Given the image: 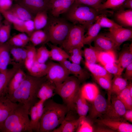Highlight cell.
Listing matches in <instances>:
<instances>
[{
    "instance_id": "cell-28",
    "label": "cell",
    "mask_w": 132,
    "mask_h": 132,
    "mask_svg": "<svg viewBox=\"0 0 132 132\" xmlns=\"http://www.w3.org/2000/svg\"><path fill=\"white\" fill-rule=\"evenodd\" d=\"M101 28L99 24L98 17L95 23L87 29V33L84 35L83 40L84 45H91L92 42L99 34Z\"/></svg>"
},
{
    "instance_id": "cell-40",
    "label": "cell",
    "mask_w": 132,
    "mask_h": 132,
    "mask_svg": "<svg viewBox=\"0 0 132 132\" xmlns=\"http://www.w3.org/2000/svg\"><path fill=\"white\" fill-rule=\"evenodd\" d=\"M125 0H107L103 3L99 9V11L102 12L108 9L117 10L121 9Z\"/></svg>"
},
{
    "instance_id": "cell-23",
    "label": "cell",
    "mask_w": 132,
    "mask_h": 132,
    "mask_svg": "<svg viewBox=\"0 0 132 132\" xmlns=\"http://www.w3.org/2000/svg\"><path fill=\"white\" fill-rule=\"evenodd\" d=\"M55 88V85L46 80L39 88L37 94L38 98L44 102L50 99L54 95Z\"/></svg>"
},
{
    "instance_id": "cell-58",
    "label": "cell",
    "mask_w": 132,
    "mask_h": 132,
    "mask_svg": "<svg viewBox=\"0 0 132 132\" xmlns=\"http://www.w3.org/2000/svg\"><path fill=\"white\" fill-rule=\"evenodd\" d=\"M15 36L27 43H28L30 41L29 37L24 33H21Z\"/></svg>"
},
{
    "instance_id": "cell-50",
    "label": "cell",
    "mask_w": 132,
    "mask_h": 132,
    "mask_svg": "<svg viewBox=\"0 0 132 132\" xmlns=\"http://www.w3.org/2000/svg\"><path fill=\"white\" fill-rule=\"evenodd\" d=\"M23 47H19L11 46L10 53L14 60L17 63L21 64L22 63L21 59V52Z\"/></svg>"
},
{
    "instance_id": "cell-3",
    "label": "cell",
    "mask_w": 132,
    "mask_h": 132,
    "mask_svg": "<svg viewBox=\"0 0 132 132\" xmlns=\"http://www.w3.org/2000/svg\"><path fill=\"white\" fill-rule=\"evenodd\" d=\"M29 110L24 105L18 104L0 127V132H32Z\"/></svg>"
},
{
    "instance_id": "cell-54",
    "label": "cell",
    "mask_w": 132,
    "mask_h": 132,
    "mask_svg": "<svg viewBox=\"0 0 132 132\" xmlns=\"http://www.w3.org/2000/svg\"><path fill=\"white\" fill-rule=\"evenodd\" d=\"M124 74V78L127 80H131L132 79V63L128 66L125 68Z\"/></svg>"
},
{
    "instance_id": "cell-38",
    "label": "cell",
    "mask_w": 132,
    "mask_h": 132,
    "mask_svg": "<svg viewBox=\"0 0 132 132\" xmlns=\"http://www.w3.org/2000/svg\"><path fill=\"white\" fill-rule=\"evenodd\" d=\"M47 13L46 11H42L35 15L33 20L35 30H41L46 26L48 18Z\"/></svg>"
},
{
    "instance_id": "cell-46",
    "label": "cell",
    "mask_w": 132,
    "mask_h": 132,
    "mask_svg": "<svg viewBox=\"0 0 132 132\" xmlns=\"http://www.w3.org/2000/svg\"><path fill=\"white\" fill-rule=\"evenodd\" d=\"M11 32V26L10 24L1 25L0 27V43H4L8 41Z\"/></svg>"
},
{
    "instance_id": "cell-4",
    "label": "cell",
    "mask_w": 132,
    "mask_h": 132,
    "mask_svg": "<svg viewBox=\"0 0 132 132\" xmlns=\"http://www.w3.org/2000/svg\"><path fill=\"white\" fill-rule=\"evenodd\" d=\"M103 13L74 1L67 11L63 14L64 16L63 18L73 24H80L87 29Z\"/></svg>"
},
{
    "instance_id": "cell-14",
    "label": "cell",
    "mask_w": 132,
    "mask_h": 132,
    "mask_svg": "<svg viewBox=\"0 0 132 132\" xmlns=\"http://www.w3.org/2000/svg\"><path fill=\"white\" fill-rule=\"evenodd\" d=\"M74 1L70 0H50L47 12L52 16L59 17L66 12Z\"/></svg>"
},
{
    "instance_id": "cell-11",
    "label": "cell",
    "mask_w": 132,
    "mask_h": 132,
    "mask_svg": "<svg viewBox=\"0 0 132 132\" xmlns=\"http://www.w3.org/2000/svg\"><path fill=\"white\" fill-rule=\"evenodd\" d=\"M126 109L116 96L111 97L105 113L100 118L110 119H119L123 118Z\"/></svg>"
},
{
    "instance_id": "cell-25",
    "label": "cell",
    "mask_w": 132,
    "mask_h": 132,
    "mask_svg": "<svg viewBox=\"0 0 132 132\" xmlns=\"http://www.w3.org/2000/svg\"><path fill=\"white\" fill-rule=\"evenodd\" d=\"M26 75L20 68L17 70L9 83L6 93L7 96L11 94L19 87Z\"/></svg>"
},
{
    "instance_id": "cell-10",
    "label": "cell",
    "mask_w": 132,
    "mask_h": 132,
    "mask_svg": "<svg viewBox=\"0 0 132 132\" xmlns=\"http://www.w3.org/2000/svg\"><path fill=\"white\" fill-rule=\"evenodd\" d=\"M90 106L88 117L90 120L95 121L105 113L109 103L102 95L98 94Z\"/></svg>"
},
{
    "instance_id": "cell-53",
    "label": "cell",
    "mask_w": 132,
    "mask_h": 132,
    "mask_svg": "<svg viewBox=\"0 0 132 132\" xmlns=\"http://www.w3.org/2000/svg\"><path fill=\"white\" fill-rule=\"evenodd\" d=\"M27 52L26 58L36 60V49L35 46L32 45L27 46L26 48Z\"/></svg>"
},
{
    "instance_id": "cell-62",
    "label": "cell",
    "mask_w": 132,
    "mask_h": 132,
    "mask_svg": "<svg viewBox=\"0 0 132 132\" xmlns=\"http://www.w3.org/2000/svg\"><path fill=\"white\" fill-rule=\"evenodd\" d=\"M16 1H18L19 0H14Z\"/></svg>"
},
{
    "instance_id": "cell-51",
    "label": "cell",
    "mask_w": 132,
    "mask_h": 132,
    "mask_svg": "<svg viewBox=\"0 0 132 132\" xmlns=\"http://www.w3.org/2000/svg\"><path fill=\"white\" fill-rule=\"evenodd\" d=\"M8 41L11 46L19 47H24L27 43L15 35L9 39Z\"/></svg>"
},
{
    "instance_id": "cell-13",
    "label": "cell",
    "mask_w": 132,
    "mask_h": 132,
    "mask_svg": "<svg viewBox=\"0 0 132 132\" xmlns=\"http://www.w3.org/2000/svg\"><path fill=\"white\" fill-rule=\"evenodd\" d=\"M44 102L39 100L30 109L29 115L30 117V127L32 132H39L40 121L43 113Z\"/></svg>"
},
{
    "instance_id": "cell-8",
    "label": "cell",
    "mask_w": 132,
    "mask_h": 132,
    "mask_svg": "<svg viewBox=\"0 0 132 132\" xmlns=\"http://www.w3.org/2000/svg\"><path fill=\"white\" fill-rule=\"evenodd\" d=\"M49 63V68L45 77L47 80L56 87L63 82L71 73L59 63L50 62Z\"/></svg>"
},
{
    "instance_id": "cell-24",
    "label": "cell",
    "mask_w": 132,
    "mask_h": 132,
    "mask_svg": "<svg viewBox=\"0 0 132 132\" xmlns=\"http://www.w3.org/2000/svg\"><path fill=\"white\" fill-rule=\"evenodd\" d=\"M11 45L8 42L0 43V72L6 70L11 60L10 54Z\"/></svg>"
},
{
    "instance_id": "cell-31",
    "label": "cell",
    "mask_w": 132,
    "mask_h": 132,
    "mask_svg": "<svg viewBox=\"0 0 132 132\" xmlns=\"http://www.w3.org/2000/svg\"><path fill=\"white\" fill-rule=\"evenodd\" d=\"M50 51V58L59 63L68 59L69 55L64 50L55 45L51 46Z\"/></svg>"
},
{
    "instance_id": "cell-55",
    "label": "cell",
    "mask_w": 132,
    "mask_h": 132,
    "mask_svg": "<svg viewBox=\"0 0 132 132\" xmlns=\"http://www.w3.org/2000/svg\"><path fill=\"white\" fill-rule=\"evenodd\" d=\"M36 60L26 58L24 62L25 67L28 71L31 69Z\"/></svg>"
},
{
    "instance_id": "cell-17",
    "label": "cell",
    "mask_w": 132,
    "mask_h": 132,
    "mask_svg": "<svg viewBox=\"0 0 132 132\" xmlns=\"http://www.w3.org/2000/svg\"><path fill=\"white\" fill-rule=\"evenodd\" d=\"M17 104L11 101L6 95L0 96V127Z\"/></svg>"
},
{
    "instance_id": "cell-2",
    "label": "cell",
    "mask_w": 132,
    "mask_h": 132,
    "mask_svg": "<svg viewBox=\"0 0 132 132\" xmlns=\"http://www.w3.org/2000/svg\"><path fill=\"white\" fill-rule=\"evenodd\" d=\"M69 111L64 104L49 99L44 103L39 132H52L62 123Z\"/></svg>"
},
{
    "instance_id": "cell-18",
    "label": "cell",
    "mask_w": 132,
    "mask_h": 132,
    "mask_svg": "<svg viewBox=\"0 0 132 132\" xmlns=\"http://www.w3.org/2000/svg\"><path fill=\"white\" fill-rule=\"evenodd\" d=\"M59 63L63 66L71 74L77 78L81 83L85 81L89 77V73L80 65L72 63L67 59Z\"/></svg>"
},
{
    "instance_id": "cell-29",
    "label": "cell",
    "mask_w": 132,
    "mask_h": 132,
    "mask_svg": "<svg viewBox=\"0 0 132 132\" xmlns=\"http://www.w3.org/2000/svg\"><path fill=\"white\" fill-rule=\"evenodd\" d=\"M9 10L17 18L22 21L32 20V14L25 8L18 3L13 4Z\"/></svg>"
},
{
    "instance_id": "cell-5",
    "label": "cell",
    "mask_w": 132,
    "mask_h": 132,
    "mask_svg": "<svg viewBox=\"0 0 132 132\" xmlns=\"http://www.w3.org/2000/svg\"><path fill=\"white\" fill-rule=\"evenodd\" d=\"M72 25L63 17L49 15L44 31L48 36L49 41L55 45L62 44Z\"/></svg>"
},
{
    "instance_id": "cell-37",
    "label": "cell",
    "mask_w": 132,
    "mask_h": 132,
    "mask_svg": "<svg viewBox=\"0 0 132 132\" xmlns=\"http://www.w3.org/2000/svg\"><path fill=\"white\" fill-rule=\"evenodd\" d=\"M13 25L14 28L16 30L27 34L29 37L35 30L33 20H32L13 24Z\"/></svg>"
},
{
    "instance_id": "cell-44",
    "label": "cell",
    "mask_w": 132,
    "mask_h": 132,
    "mask_svg": "<svg viewBox=\"0 0 132 132\" xmlns=\"http://www.w3.org/2000/svg\"><path fill=\"white\" fill-rule=\"evenodd\" d=\"M50 58V51L45 46H42L37 50L36 61L40 63H45Z\"/></svg>"
},
{
    "instance_id": "cell-43",
    "label": "cell",
    "mask_w": 132,
    "mask_h": 132,
    "mask_svg": "<svg viewBox=\"0 0 132 132\" xmlns=\"http://www.w3.org/2000/svg\"><path fill=\"white\" fill-rule=\"evenodd\" d=\"M97 83L103 88L108 91V101H110L111 93V80L107 78L103 77L93 76Z\"/></svg>"
},
{
    "instance_id": "cell-30",
    "label": "cell",
    "mask_w": 132,
    "mask_h": 132,
    "mask_svg": "<svg viewBox=\"0 0 132 132\" xmlns=\"http://www.w3.org/2000/svg\"><path fill=\"white\" fill-rule=\"evenodd\" d=\"M127 80L121 75L114 76L112 79L111 92L116 96L118 95L128 85Z\"/></svg>"
},
{
    "instance_id": "cell-41",
    "label": "cell",
    "mask_w": 132,
    "mask_h": 132,
    "mask_svg": "<svg viewBox=\"0 0 132 132\" xmlns=\"http://www.w3.org/2000/svg\"><path fill=\"white\" fill-rule=\"evenodd\" d=\"M79 121L76 132H92L94 128L90 121L86 116L79 117Z\"/></svg>"
},
{
    "instance_id": "cell-1",
    "label": "cell",
    "mask_w": 132,
    "mask_h": 132,
    "mask_svg": "<svg viewBox=\"0 0 132 132\" xmlns=\"http://www.w3.org/2000/svg\"><path fill=\"white\" fill-rule=\"evenodd\" d=\"M46 80L45 76L37 77L26 75L19 87L11 94L7 96L13 102L22 104L30 110L39 100L38 91L42 84Z\"/></svg>"
},
{
    "instance_id": "cell-47",
    "label": "cell",
    "mask_w": 132,
    "mask_h": 132,
    "mask_svg": "<svg viewBox=\"0 0 132 132\" xmlns=\"http://www.w3.org/2000/svg\"><path fill=\"white\" fill-rule=\"evenodd\" d=\"M103 66L109 73L114 76L121 75L124 70L117 61L115 62L107 64Z\"/></svg>"
},
{
    "instance_id": "cell-39",
    "label": "cell",
    "mask_w": 132,
    "mask_h": 132,
    "mask_svg": "<svg viewBox=\"0 0 132 132\" xmlns=\"http://www.w3.org/2000/svg\"><path fill=\"white\" fill-rule=\"evenodd\" d=\"M128 85L117 96L122 102L126 110H132V95L130 93Z\"/></svg>"
},
{
    "instance_id": "cell-36",
    "label": "cell",
    "mask_w": 132,
    "mask_h": 132,
    "mask_svg": "<svg viewBox=\"0 0 132 132\" xmlns=\"http://www.w3.org/2000/svg\"><path fill=\"white\" fill-rule=\"evenodd\" d=\"M98 62L103 66L108 64L115 62L117 60L115 51H100L98 55Z\"/></svg>"
},
{
    "instance_id": "cell-35",
    "label": "cell",
    "mask_w": 132,
    "mask_h": 132,
    "mask_svg": "<svg viewBox=\"0 0 132 132\" xmlns=\"http://www.w3.org/2000/svg\"><path fill=\"white\" fill-rule=\"evenodd\" d=\"M30 41L34 46L49 42L48 36L44 30H35L29 37Z\"/></svg>"
},
{
    "instance_id": "cell-52",
    "label": "cell",
    "mask_w": 132,
    "mask_h": 132,
    "mask_svg": "<svg viewBox=\"0 0 132 132\" xmlns=\"http://www.w3.org/2000/svg\"><path fill=\"white\" fill-rule=\"evenodd\" d=\"M13 0H0V12L9 10L12 6Z\"/></svg>"
},
{
    "instance_id": "cell-16",
    "label": "cell",
    "mask_w": 132,
    "mask_h": 132,
    "mask_svg": "<svg viewBox=\"0 0 132 132\" xmlns=\"http://www.w3.org/2000/svg\"><path fill=\"white\" fill-rule=\"evenodd\" d=\"M73 111H68L61 124L52 132H76L79 121V117L73 115Z\"/></svg>"
},
{
    "instance_id": "cell-61",
    "label": "cell",
    "mask_w": 132,
    "mask_h": 132,
    "mask_svg": "<svg viewBox=\"0 0 132 132\" xmlns=\"http://www.w3.org/2000/svg\"><path fill=\"white\" fill-rule=\"evenodd\" d=\"M70 0L75 1V0Z\"/></svg>"
},
{
    "instance_id": "cell-12",
    "label": "cell",
    "mask_w": 132,
    "mask_h": 132,
    "mask_svg": "<svg viewBox=\"0 0 132 132\" xmlns=\"http://www.w3.org/2000/svg\"><path fill=\"white\" fill-rule=\"evenodd\" d=\"M107 35L113 41L118 48L124 42L130 40L132 38V29L123 27L109 29Z\"/></svg>"
},
{
    "instance_id": "cell-42",
    "label": "cell",
    "mask_w": 132,
    "mask_h": 132,
    "mask_svg": "<svg viewBox=\"0 0 132 132\" xmlns=\"http://www.w3.org/2000/svg\"><path fill=\"white\" fill-rule=\"evenodd\" d=\"M82 48L77 47L73 48L68 52L69 55V61L71 62L80 65L82 59L83 51Z\"/></svg>"
},
{
    "instance_id": "cell-9",
    "label": "cell",
    "mask_w": 132,
    "mask_h": 132,
    "mask_svg": "<svg viewBox=\"0 0 132 132\" xmlns=\"http://www.w3.org/2000/svg\"><path fill=\"white\" fill-rule=\"evenodd\" d=\"M95 121L99 125L107 127L115 132H132V125L123 118L116 119L100 118Z\"/></svg>"
},
{
    "instance_id": "cell-7",
    "label": "cell",
    "mask_w": 132,
    "mask_h": 132,
    "mask_svg": "<svg viewBox=\"0 0 132 132\" xmlns=\"http://www.w3.org/2000/svg\"><path fill=\"white\" fill-rule=\"evenodd\" d=\"M86 27L79 24H73L67 35L61 44L68 53L71 49L77 47L82 48Z\"/></svg>"
},
{
    "instance_id": "cell-19",
    "label": "cell",
    "mask_w": 132,
    "mask_h": 132,
    "mask_svg": "<svg viewBox=\"0 0 132 132\" xmlns=\"http://www.w3.org/2000/svg\"><path fill=\"white\" fill-rule=\"evenodd\" d=\"M95 47L100 51H115L118 48L107 35L99 33L94 40Z\"/></svg>"
},
{
    "instance_id": "cell-48",
    "label": "cell",
    "mask_w": 132,
    "mask_h": 132,
    "mask_svg": "<svg viewBox=\"0 0 132 132\" xmlns=\"http://www.w3.org/2000/svg\"><path fill=\"white\" fill-rule=\"evenodd\" d=\"M103 0H75V2L93 8L99 11Z\"/></svg>"
},
{
    "instance_id": "cell-21",
    "label": "cell",
    "mask_w": 132,
    "mask_h": 132,
    "mask_svg": "<svg viewBox=\"0 0 132 132\" xmlns=\"http://www.w3.org/2000/svg\"><path fill=\"white\" fill-rule=\"evenodd\" d=\"M114 16L116 23L119 25L124 28H132V9H119L115 13Z\"/></svg>"
},
{
    "instance_id": "cell-22",
    "label": "cell",
    "mask_w": 132,
    "mask_h": 132,
    "mask_svg": "<svg viewBox=\"0 0 132 132\" xmlns=\"http://www.w3.org/2000/svg\"><path fill=\"white\" fill-rule=\"evenodd\" d=\"M74 105V111L79 117L86 116L89 111L90 105L82 95L80 89L75 99Z\"/></svg>"
},
{
    "instance_id": "cell-63",
    "label": "cell",
    "mask_w": 132,
    "mask_h": 132,
    "mask_svg": "<svg viewBox=\"0 0 132 132\" xmlns=\"http://www.w3.org/2000/svg\"><path fill=\"white\" fill-rule=\"evenodd\" d=\"M49 1L50 0H49Z\"/></svg>"
},
{
    "instance_id": "cell-33",
    "label": "cell",
    "mask_w": 132,
    "mask_h": 132,
    "mask_svg": "<svg viewBox=\"0 0 132 132\" xmlns=\"http://www.w3.org/2000/svg\"><path fill=\"white\" fill-rule=\"evenodd\" d=\"M49 66V62L47 64L41 63L36 61L28 72L30 75L33 76L37 77H44L46 75Z\"/></svg>"
},
{
    "instance_id": "cell-60",
    "label": "cell",
    "mask_w": 132,
    "mask_h": 132,
    "mask_svg": "<svg viewBox=\"0 0 132 132\" xmlns=\"http://www.w3.org/2000/svg\"><path fill=\"white\" fill-rule=\"evenodd\" d=\"M1 13L0 12V27L1 25V21L2 20V17L1 15Z\"/></svg>"
},
{
    "instance_id": "cell-49",
    "label": "cell",
    "mask_w": 132,
    "mask_h": 132,
    "mask_svg": "<svg viewBox=\"0 0 132 132\" xmlns=\"http://www.w3.org/2000/svg\"><path fill=\"white\" fill-rule=\"evenodd\" d=\"M7 21L13 24L22 22V21L17 18L9 10L0 12Z\"/></svg>"
},
{
    "instance_id": "cell-45",
    "label": "cell",
    "mask_w": 132,
    "mask_h": 132,
    "mask_svg": "<svg viewBox=\"0 0 132 132\" xmlns=\"http://www.w3.org/2000/svg\"><path fill=\"white\" fill-rule=\"evenodd\" d=\"M99 22L101 27L107 28L110 29L122 27L113 21L108 18L106 15L102 14L99 16Z\"/></svg>"
},
{
    "instance_id": "cell-27",
    "label": "cell",
    "mask_w": 132,
    "mask_h": 132,
    "mask_svg": "<svg viewBox=\"0 0 132 132\" xmlns=\"http://www.w3.org/2000/svg\"><path fill=\"white\" fill-rule=\"evenodd\" d=\"M117 62L124 70L130 64L132 63V44L125 45L123 46Z\"/></svg>"
},
{
    "instance_id": "cell-59",
    "label": "cell",
    "mask_w": 132,
    "mask_h": 132,
    "mask_svg": "<svg viewBox=\"0 0 132 132\" xmlns=\"http://www.w3.org/2000/svg\"><path fill=\"white\" fill-rule=\"evenodd\" d=\"M123 8L132 9V0H125L122 5L121 9Z\"/></svg>"
},
{
    "instance_id": "cell-26",
    "label": "cell",
    "mask_w": 132,
    "mask_h": 132,
    "mask_svg": "<svg viewBox=\"0 0 132 132\" xmlns=\"http://www.w3.org/2000/svg\"><path fill=\"white\" fill-rule=\"evenodd\" d=\"M80 90L83 96L88 102L90 103L99 93V88L94 83H85L80 87Z\"/></svg>"
},
{
    "instance_id": "cell-32",
    "label": "cell",
    "mask_w": 132,
    "mask_h": 132,
    "mask_svg": "<svg viewBox=\"0 0 132 132\" xmlns=\"http://www.w3.org/2000/svg\"><path fill=\"white\" fill-rule=\"evenodd\" d=\"M85 65L93 76L103 77L112 80V75L109 73L103 66L96 63L88 64L85 63Z\"/></svg>"
},
{
    "instance_id": "cell-20",
    "label": "cell",
    "mask_w": 132,
    "mask_h": 132,
    "mask_svg": "<svg viewBox=\"0 0 132 132\" xmlns=\"http://www.w3.org/2000/svg\"><path fill=\"white\" fill-rule=\"evenodd\" d=\"M21 64L15 63L11 68L0 72V96L6 95V91L9 82L13 75L20 68Z\"/></svg>"
},
{
    "instance_id": "cell-15",
    "label": "cell",
    "mask_w": 132,
    "mask_h": 132,
    "mask_svg": "<svg viewBox=\"0 0 132 132\" xmlns=\"http://www.w3.org/2000/svg\"><path fill=\"white\" fill-rule=\"evenodd\" d=\"M18 3L25 8L32 14L35 15L38 12H47L49 0H19Z\"/></svg>"
},
{
    "instance_id": "cell-34",
    "label": "cell",
    "mask_w": 132,
    "mask_h": 132,
    "mask_svg": "<svg viewBox=\"0 0 132 132\" xmlns=\"http://www.w3.org/2000/svg\"><path fill=\"white\" fill-rule=\"evenodd\" d=\"M88 47L85 48L83 51L85 63L88 64H93L98 62V55L100 51L94 46L90 45Z\"/></svg>"
},
{
    "instance_id": "cell-56",
    "label": "cell",
    "mask_w": 132,
    "mask_h": 132,
    "mask_svg": "<svg viewBox=\"0 0 132 132\" xmlns=\"http://www.w3.org/2000/svg\"><path fill=\"white\" fill-rule=\"evenodd\" d=\"M95 129L94 132H114V131L107 127L100 125Z\"/></svg>"
},
{
    "instance_id": "cell-6",
    "label": "cell",
    "mask_w": 132,
    "mask_h": 132,
    "mask_svg": "<svg viewBox=\"0 0 132 132\" xmlns=\"http://www.w3.org/2000/svg\"><path fill=\"white\" fill-rule=\"evenodd\" d=\"M80 83L74 76H69L63 82L55 87V92L61 98L69 111H74V101L79 90Z\"/></svg>"
},
{
    "instance_id": "cell-57",
    "label": "cell",
    "mask_w": 132,
    "mask_h": 132,
    "mask_svg": "<svg viewBox=\"0 0 132 132\" xmlns=\"http://www.w3.org/2000/svg\"><path fill=\"white\" fill-rule=\"evenodd\" d=\"M123 117L126 121L132 122V109L126 110Z\"/></svg>"
}]
</instances>
